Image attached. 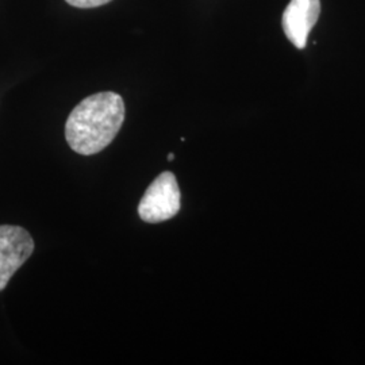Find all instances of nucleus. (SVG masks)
<instances>
[{"label":"nucleus","instance_id":"nucleus-5","mask_svg":"<svg viewBox=\"0 0 365 365\" xmlns=\"http://www.w3.org/2000/svg\"><path fill=\"white\" fill-rule=\"evenodd\" d=\"M68 4L78 7V9H93L110 3L111 0H66Z\"/></svg>","mask_w":365,"mask_h":365},{"label":"nucleus","instance_id":"nucleus-1","mask_svg":"<svg viewBox=\"0 0 365 365\" xmlns=\"http://www.w3.org/2000/svg\"><path fill=\"white\" fill-rule=\"evenodd\" d=\"M125 120V102L115 92H99L81 101L69 114L66 143L78 155L91 156L114 141Z\"/></svg>","mask_w":365,"mask_h":365},{"label":"nucleus","instance_id":"nucleus-2","mask_svg":"<svg viewBox=\"0 0 365 365\" xmlns=\"http://www.w3.org/2000/svg\"><path fill=\"white\" fill-rule=\"evenodd\" d=\"M180 210V190L172 172H163L148 187L140 205L138 215L148 223L173 218Z\"/></svg>","mask_w":365,"mask_h":365},{"label":"nucleus","instance_id":"nucleus-6","mask_svg":"<svg viewBox=\"0 0 365 365\" xmlns=\"http://www.w3.org/2000/svg\"><path fill=\"white\" fill-rule=\"evenodd\" d=\"M173 158H175V155H173V153H170V155H168V160H170V161H173Z\"/></svg>","mask_w":365,"mask_h":365},{"label":"nucleus","instance_id":"nucleus-4","mask_svg":"<svg viewBox=\"0 0 365 365\" xmlns=\"http://www.w3.org/2000/svg\"><path fill=\"white\" fill-rule=\"evenodd\" d=\"M321 14L319 0H291L283 13V30L287 38L298 48L304 49L309 34Z\"/></svg>","mask_w":365,"mask_h":365},{"label":"nucleus","instance_id":"nucleus-3","mask_svg":"<svg viewBox=\"0 0 365 365\" xmlns=\"http://www.w3.org/2000/svg\"><path fill=\"white\" fill-rule=\"evenodd\" d=\"M34 250V241L24 227L0 226V292Z\"/></svg>","mask_w":365,"mask_h":365}]
</instances>
